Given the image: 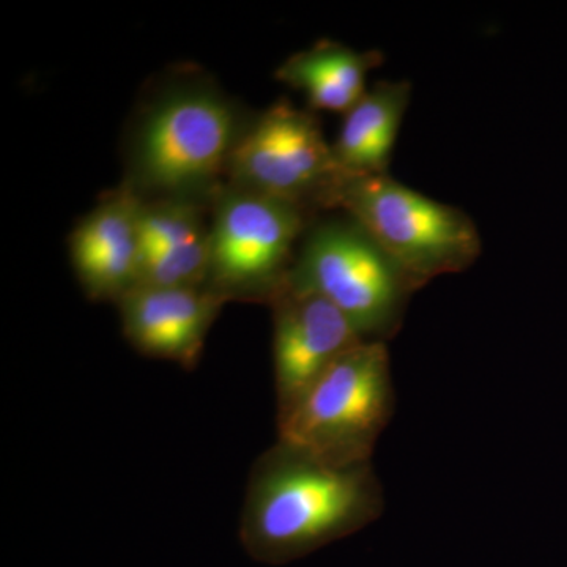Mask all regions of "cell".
<instances>
[{
  "instance_id": "obj_5",
  "label": "cell",
  "mask_w": 567,
  "mask_h": 567,
  "mask_svg": "<svg viewBox=\"0 0 567 567\" xmlns=\"http://www.w3.org/2000/svg\"><path fill=\"white\" fill-rule=\"evenodd\" d=\"M287 279L327 298L368 341L386 342L398 333L415 292L349 215L311 223Z\"/></svg>"
},
{
  "instance_id": "obj_13",
  "label": "cell",
  "mask_w": 567,
  "mask_h": 567,
  "mask_svg": "<svg viewBox=\"0 0 567 567\" xmlns=\"http://www.w3.org/2000/svg\"><path fill=\"white\" fill-rule=\"evenodd\" d=\"M382 62L380 51L360 52L322 40L309 50L290 55L276 70V78L303 92L312 110L346 115L368 92L369 71Z\"/></svg>"
},
{
  "instance_id": "obj_7",
  "label": "cell",
  "mask_w": 567,
  "mask_h": 567,
  "mask_svg": "<svg viewBox=\"0 0 567 567\" xmlns=\"http://www.w3.org/2000/svg\"><path fill=\"white\" fill-rule=\"evenodd\" d=\"M227 185L315 213L333 208L344 174L311 111L282 100L246 126L227 164Z\"/></svg>"
},
{
  "instance_id": "obj_2",
  "label": "cell",
  "mask_w": 567,
  "mask_h": 567,
  "mask_svg": "<svg viewBox=\"0 0 567 567\" xmlns=\"http://www.w3.org/2000/svg\"><path fill=\"white\" fill-rule=\"evenodd\" d=\"M248 123L234 102L208 82L167 89L137 123L130 188L141 197L152 194L148 199H213L223 188L219 177L227 173Z\"/></svg>"
},
{
  "instance_id": "obj_10",
  "label": "cell",
  "mask_w": 567,
  "mask_h": 567,
  "mask_svg": "<svg viewBox=\"0 0 567 567\" xmlns=\"http://www.w3.org/2000/svg\"><path fill=\"white\" fill-rule=\"evenodd\" d=\"M142 200L128 185L122 186L107 194L71 234V265L92 301L118 303L137 286Z\"/></svg>"
},
{
  "instance_id": "obj_1",
  "label": "cell",
  "mask_w": 567,
  "mask_h": 567,
  "mask_svg": "<svg viewBox=\"0 0 567 567\" xmlns=\"http://www.w3.org/2000/svg\"><path fill=\"white\" fill-rule=\"evenodd\" d=\"M385 495L372 464L336 465L276 440L249 472L238 539L282 566L374 524Z\"/></svg>"
},
{
  "instance_id": "obj_8",
  "label": "cell",
  "mask_w": 567,
  "mask_h": 567,
  "mask_svg": "<svg viewBox=\"0 0 567 567\" xmlns=\"http://www.w3.org/2000/svg\"><path fill=\"white\" fill-rule=\"evenodd\" d=\"M270 306L276 416H281L339 357L368 339L327 298L289 279Z\"/></svg>"
},
{
  "instance_id": "obj_9",
  "label": "cell",
  "mask_w": 567,
  "mask_h": 567,
  "mask_svg": "<svg viewBox=\"0 0 567 567\" xmlns=\"http://www.w3.org/2000/svg\"><path fill=\"white\" fill-rule=\"evenodd\" d=\"M226 303L205 287H134L117 306L123 334L136 352L193 371Z\"/></svg>"
},
{
  "instance_id": "obj_3",
  "label": "cell",
  "mask_w": 567,
  "mask_h": 567,
  "mask_svg": "<svg viewBox=\"0 0 567 567\" xmlns=\"http://www.w3.org/2000/svg\"><path fill=\"white\" fill-rule=\"evenodd\" d=\"M394 410L386 342L339 357L278 420V440L336 465L372 464Z\"/></svg>"
},
{
  "instance_id": "obj_11",
  "label": "cell",
  "mask_w": 567,
  "mask_h": 567,
  "mask_svg": "<svg viewBox=\"0 0 567 567\" xmlns=\"http://www.w3.org/2000/svg\"><path fill=\"white\" fill-rule=\"evenodd\" d=\"M142 262L136 287H205L210 262V226L200 200H142Z\"/></svg>"
},
{
  "instance_id": "obj_6",
  "label": "cell",
  "mask_w": 567,
  "mask_h": 567,
  "mask_svg": "<svg viewBox=\"0 0 567 567\" xmlns=\"http://www.w3.org/2000/svg\"><path fill=\"white\" fill-rule=\"evenodd\" d=\"M312 212L235 186L213 197L210 262L205 289L226 301L270 305L287 281Z\"/></svg>"
},
{
  "instance_id": "obj_4",
  "label": "cell",
  "mask_w": 567,
  "mask_h": 567,
  "mask_svg": "<svg viewBox=\"0 0 567 567\" xmlns=\"http://www.w3.org/2000/svg\"><path fill=\"white\" fill-rule=\"evenodd\" d=\"M333 208H344L398 265L413 290L476 262L481 237L465 212L436 203L388 174L344 175Z\"/></svg>"
},
{
  "instance_id": "obj_12",
  "label": "cell",
  "mask_w": 567,
  "mask_h": 567,
  "mask_svg": "<svg viewBox=\"0 0 567 567\" xmlns=\"http://www.w3.org/2000/svg\"><path fill=\"white\" fill-rule=\"evenodd\" d=\"M412 85L406 81H380L347 112L333 153L344 175L388 174L391 153Z\"/></svg>"
}]
</instances>
